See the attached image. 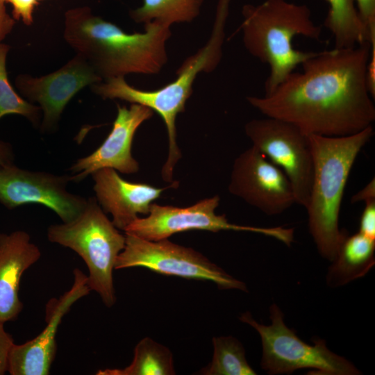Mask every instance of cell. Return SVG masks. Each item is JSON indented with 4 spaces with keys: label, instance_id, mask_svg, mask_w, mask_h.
Wrapping results in <instances>:
<instances>
[{
    "label": "cell",
    "instance_id": "cell-1",
    "mask_svg": "<svg viewBox=\"0 0 375 375\" xmlns=\"http://www.w3.org/2000/svg\"><path fill=\"white\" fill-rule=\"evenodd\" d=\"M371 44L317 51L269 94L249 96L265 117L290 122L306 135H352L375 120L366 81Z\"/></svg>",
    "mask_w": 375,
    "mask_h": 375
},
{
    "label": "cell",
    "instance_id": "cell-2",
    "mask_svg": "<svg viewBox=\"0 0 375 375\" xmlns=\"http://www.w3.org/2000/svg\"><path fill=\"white\" fill-rule=\"evenodd\" d=\"M64 38L97 74L106 81L129 74H158L167 62L169 26L158 21L144 24L143 33H127L94 15L88 6L65 13Z\"/></svg>",
    "mask_w": 375,
    "mask_h": 375
},
{
    "label": "cell",
    "instance_id": "cell-3",
    "mask_svg": "<svg viewBox=\"0 0 375 375\" xmlns=\"http://www.w3.org/2000/svg\"><path fill=\"white\" fill-rule=\"evenodd\" d=\"M374 134L372 126L339 137L308 135L313 175L306 210L310 235L320 255L333 261L345 230L339 215L346 184L356 159Z\"/></svg>",
    "mask_w": 375,
    "mask_h": 375
},
{
    "label": "cell",
    "instance_id": "cell-4",
    "mask_svg": "<svg viewBox=\"0 0 375 375\" xmlns=\"http://www.w3.org/2000/svg\"><path fill=\"white\" fill-rule=\"evenodd\" d=\"M242 15L240 28L245 49L269 67L265 95L273 92L297 66L317 53L297 50L292 45L298 35L320 40L322 28L312 21L306 5L265 0L258 5L245 4Z\"/></svg>",
    "mask_w": 375,
    "mask_h": 375
},
{
    "label": "cell",
    "instance_id": "cell-5",
    "mask_svg": "<svg viewBox=\"0 0 375 375\" xmlns=\"http://www.w3.org/2000/svg\"><path fill=\"white\" fill-rule=\"evenodd\" d=\"M231 0H218L215 22L207 43L194 55L186 58L176 71V78L169 84L155 90L135 88L125 81L124 76L112 78L93 85L91 90L106 99H120L144 106L156 112L162 119L169 140L168 156L161 172L173 175L174 169L182 158L177 144L176 119L184 112L185 103L192 93V85L199 73L211 72L222 57L225 25Z\"/></svg>",
    "mask_w": 375,
    "mask_h": 375
},
{
    "label": "cell",
    "instance_id": "cell-6",
    "mask_svg": "<svg viewBox=\"0 0 375 375\" xmlns=\"http://www.w3.org/2000/svg\"><path fill=\"white\" fill-rule=\"evenodd\" d=\"M47 238L76 252L88 267V284L104 305L116 302L112 272L119 254L124 249L122 234L102 210L96 198L88 199L84 210L69 222L51 225Z\"/></svg>",
    "mask_w": 375,
    "mask_h": 375
},
{
    "label": "cell",
    "instance_id": "cell-7",
    "mask_svg": "<svg viewBox=\"0 0 375 375\" xmlns=\"http://www.w3.org/2000/svg\"><path fill=\"white\" fill-rule=\"evenodd\" d=\"M271 324H259L249 312L240 319L252 326L262 343L260 366L269 374H291L311 369L321 375H358L360 372L346 358L328 349L325 340L315 339L314 345L304 342L284 322L283 313L276 304L270 306Z\"/></svg>",
    "mask_w": 375,
    "mask_h": 375
},
{
    "label": "cell",
    "instance_id": "cell-8",
    "mask_svg": "<svg viewBox=\"0 0 375 375\" xmlns=\"http://www.w3.org/2000/svg\"><path fill=\"white\" fill-rule=\"evenodd\" d=\"M124 249L115 269L144 267L186 279L209 281L222 290L247 291L245 283L225 272L200 252L167 239L149 241L126 234Z\"/></svg>",
    "mask_w": 375,
    "mask_h": 375
},
{
    "label": "cell",
    "instance_id": "cell-9",
    "mask_svg": "<svg viewBox=\"0 0 375 375\" xmlns=\"http://www.w3.org/2000/svg\"><path fill=\"white\" fill-rule=\"evenodd\" d=\"M218 195L202 199L185 208L161 206L152 203L149 214L138 217L124 230L126 234L149 240L167 239L174 234L191 230L211 232L248 231L274 238L290 247L294 242V229L281 226L256 227L231 224L225 215H217Z\"/></svg>",
    "mask_w": 375,
    "mask_h": 375
},
{
    "label": "cell",
    "instance_id": "cell-10",
    "mask_svg": "<svg viewBox=\"0 0 375 375\" xmlns=\"http://www.w3.org/2000/svg\"><path fill=\"white\" fill-rule=\"evenodd\" d=\"M244 131L252 146L285 173L296 203L306 208L313 175L308 135L290 122L269 117L250 120Z\"/></svg>",
    "mask_w": 375,
    "mask_h": 375
},
{
    "label": "cell",
    "instance_id": "cell-11",
    "mask_svg": "<svg viewBox=\"0 0 375 375\" xmlns=\"http://www.w3.org/2000/svg\"><path fill=\"white\" fill-rule=\"evenodd\" d=\"M69 175L30 171L13 163L0 166V203L8 209L40 204L69 222L84 210L88 199L67 190Z\"/></svg>",
    "mask_w": 375,
    "mask_h": 375
},
{
    "label": "cell",
    "instance_id": "cell-12",
    "mask_svg": "<svg viewBox=\"0 0 375 375\" xmlns=\"http://www.w3.org/2000/svg\"><path fill=\"white\" fill-rule=\"evenodd\" d=\"M228 190L269 216L280 215L296 203L287 176L253 146L234 160Z\"/></svg>",
    "mask_w": 375,
    "mask_h": 375
},
{
    "label": "cell",
    "instance_id": "cell-13",
    "mask_svg": "<svg viewBox=\"0 0 375 375\" xmlns=\"http://www.w3.org/2000/svg\"><path fill=\"white\" fill-rule=\"evenodd\" d=\"M101 81L90 64L76 54L62 67L45 76L18 75L15 85L28 101L39 104L43 113L41 131L49 133L57 128L65 106L75 94Z\"/></svg>",
    "mask_w": 375,
    "mask_h": 375
},
{
    "label": "cell",
    "instance_id": "cell-14",
    "mask_svg": "<svg viewBox=\"0 0 375 375\" xmlns=\"http://www.w3.org/2000/svg\"><path fill=\"white\" fill-rule=\"evenodd\" d=\"M74 282L58 299L53 298L46 306L47 325L35 338L24 344H14L8 359L11 375H47L56 352V336L64 316L78 299L91 291L88 276L81 269L74 270Z\"/></svg>",
    "mask_w": 375,
    "mask_h": 375
},
{
    "label": "cell",
    "instance_id": "cell-15",
    "mask_svg": "<svg viewBox=\"0 0 375 375\" xmlns=\"http://www.w3.org/2000/svg\"><path fill=\"white\" fill-rule=\"evenodd\" d=\"M153 111L140 104L129 108L117 106V114L112 128L103 142L90 155L78 159L70 167L72 182L78 183L103 168H111L123 174L139 171V163L133 157L134 135Z\"/></svg>",
    "mask_w": 375,
    "mask_h": 375
},
{
    "label": "cell",
    "instance_id": "cell-16",
    "mask_svg": "<svg viewBox=\"0 0 375 375\" xmlns=\"http://www.w3.org/2000/svg\"><path fill=\"white\" fill-rule=\"evenodd\" d=\"M91 175L97 202L106 213L112 215L115 226L122 231L139 214L147 215L151 203L166 189L128 181L111 168L99 169Z\"/></svg>",
    "mask_w": 375,
    "mask_h": 375
},
{
    "label": "cell",
    "instance_id": "cell-17",
    "mask_svg": "<svg viewBox=\"0 0 375 375\" xmlns=\"http://www.w3.org/2000/svg\"><path fill=\"white\" fill-rule=\"evenodd\" d=\"M41 257L28 233H0V322L15 320L23 308L19 297L23 274Z\"/></svg>",
    "mask_w": 375,
    "mask_h": 375
},
{
    "label": "cell",
    "instance_id": "cell-18",
    "mask_svg": "<svg viewBox=\"0 0 375 375\" xmlns=\"http://www.w3.org/2000/svg\"><path fill=\"white\" fill-rule=\"evenodd\" d=\"M375 240L359 232L349 235L345 230L336 256L326 275L327 285L337 288L367 274L375 264Z\"/></svg>",
    "mask_w": 375,
    "mask_h": 375
},
{
    "label": "cell",
    "instance_id": "cell-19",
    "mask_svg": "<svg viewBox=\"0 0 375 375\" xmlns=\"http://www.w3.org/2000/svg\"><path fill=\"white\" fill-rule=\"evenodd\" d=\"M328 10L324 26L332 33L335 48H351L364 42L372 44L354 0H326Z\"/></svg>",
    "mask_w": 375,
    "mask_h": 375
},
{
    "label": "cell",
    "instance_id": "cell-20",
    "mask_svg": "<svg viewBox=\"0 0 375 375\" xmlns=\"http://www.w3.org/2000/svg\"><path fill=\"white\" fill-rule=\"evenodd\" d=\"M176 372L173 355L167 347L151 338L142 339L134 349L131 363L124 368H106L97 375H173Z\"/></svg>",
    "mask_w": 375,
    "mask_h": 375
},
{
    "label": "cell",
    "instance_id": "cell-21",
    "mask_svg": "<svg viewBox=\"0 0 375 375\" xmlns=\"http://www.w3.org/2000/svg\"><path fill=\"white\" fill-rule=\"evenodd\" d=\"M203 0H143L142 5L130 12L137 23L158 21L171 26L190 22L200 14Z\"/></svg>",
    "mask_w": 375,
    "mask_h": 375
},
{
    "label": "cell",
    "instance_id": "cell-22",
    "mask_svg": "<svg viewBox=\"0 0 375 375\" xmlns=\"http://www.w3.org/2000/svg\"><path fill=\"white\" fill-rule=\"evenodd\" d=\"M213 356L211 362L200 370L204 375H255L249 365L245 351L238 340L232 336L212 338Z\"/></svg>",
    "mask_w": 375,
    "mask_h": 375
},
{
    "label": "cell",
    "instance_id": "cell-23",
    "mask_svg": "<svg viewBox=\"0 0 375 375\" xmlns=\"http://www.w3.org/2000/svg\"><path fill=\"white\" fill-rule=\"evenodd\" d=\"M10 47L0 44V119L8 115H19L26 118L33 126H40V108L20 97L10 84L6 58Z\"/></svg>",
    "mask_w": 375,
    "mask_h": 375
},
{
    "label": "cell",
    "instance_id": "cell-24",
    "mask_svg": "<svg viewBox=\"0 0 375 375\" xmlns=\"http://www.w3.org/2000/svg\"><path fill=\"white\" fill-rule=\"evenodd\" d=\"M40 0H3L12 6V17L15 20H22L26 26L33 22V12Z\"/></svg>",
    "mask_w": 375,
    "mask_h": 375
},
{
    "label": "cell",
    "instance_id": "cell-25",
    "mask_svg": "<svg viewBox=\"0 0 375 375\" xmlns=\"http://www.w3.org/2000/svg\"><path fill=\"white\" fill-rule=\"evenodd\" d=\"M359 15L375 44V0H354Z\"/></svg>",
    "mask_w": 375,
    "mask_h": 375
},
{
    "label": "cell",
    "instance_id": "cell-26",
    "mask_svg": "<svg viewBox=\"0 0 375 375\" xmlns=\"http://www.w3.org/2000/svg\"><path fill=\"white\" fill-rule=\"evenodd\" d=\"M358 232L375 240V200L365 202L360 219Z\"/></svg>",
    "mask_w": 375,
    "mask_h": 375
},
{
    "label": "cell",
    "instance_id": "cell-27",
    "mask_svg": "<svg viewBox=\"0 0 375 375\" xmlns=\"http://www.w3.org/2000/svg\"><path fill=\"white\" fill-rule=\"evenodd\" d=\"M3 324L0 322V375L7 372L9 352L15 344L12 336L5 330Z\"/></svg>",
    "mask_w": 375,
    "mask_h": 375
},
{
    "label": "cell",
    "instance_id": "cell-28",
    "mask_svg": "<svg viewBox=\"0 0 375 375\" xmlns=\"http://www.w3.org/2000/svg\"><path fill=\"white\" fill-rule=\"evenodd\" d=\"M5 3L3 0H0V44L15 24V20L7 12Z\"/></svg>",
    "mask_w": 375,
    "mask_h": 375
},
{
    "label": "cell",
    "instance_id": "cell-29",
    "mask_svg": "<svg viewBox=\"0 0 375 375\" xmlns=\"http://www.w3.org/2000/svg\"><path fill=\"white\" fill-rule=\"evenodd\" d=\"M366 81L369 92L375 98V44L371 45V52L367 63Z\"/></svg>",
    "mask_w": 375,
    "mask_h": 375
},
{
    "label": "cell",
    "instance_id": "cell-30",
    "mask_svg": "<svg viewBox=\"0 0 375 375\" xmlns=\"http://www.w3.org/2000/svg\"><path fill=\"white\" fill-rule=\"evenodd\" d=\"M371 200H375L374 178H373L361 190L352 197L351 203H356L360 201L365 203Z\"/></svg>",
    "mask_w": 375,
    "mask_h": 375
},
{
    "label": "cell",
    "instance_id": "cell-31",
    "mask_svg": "<svg viewBox=\"0 0 375 375\" xmlns=\"http://www.w3.org/2000/svg\"><path fill=\"white\" fill-rule=\"evenodd\" d=\"M15 153L12 146L7 142L0 140V166L12 164Z\"/></svg>",
    "mask_w": 375,
    "mask_h": 375
}]
</instances>
